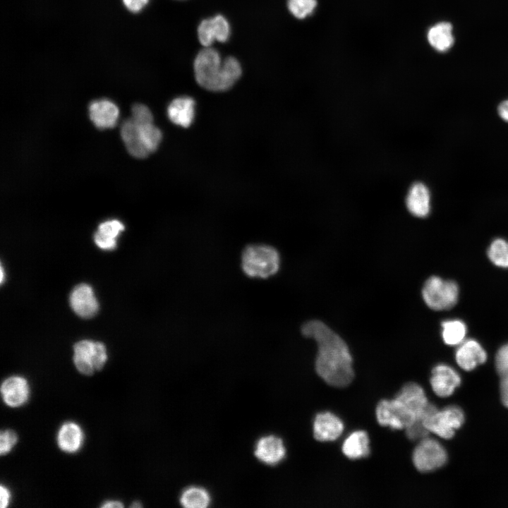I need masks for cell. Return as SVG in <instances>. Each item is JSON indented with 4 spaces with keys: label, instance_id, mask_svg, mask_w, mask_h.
Here are the masks:
<instances>
[{
    "label": "cell",
    "instance_id": "20",
    "mask_svg": "<svg viewBox=\"0 0 508 508\" xmlns=\"http://www.w3.org/2000/svg\"><path fill=\"white\" fill-rule=\"evenodd\" d=\"M125 229L117 219L107 220L101 223L94 236L96 245L103 250H113L116 247V238Z\"/></svg>",
    "mask_w": 508,
    "mask_h": 508
},
{
    "label": "cell",
    "instance_id": "39",
    "mask_svg": "<svg viewBox=\"0 0 508 508\" xmlns=\"http://www.w3.org/2000/svg\"><path fill=\"white\" fill-rule=\"evenodd\" d=\"M179 1H181V0H179Z\"/></svg>",
    "mask_w": 508,
    "mask_h": 508
},
{
    "label": "cell",
    "instance_id": "12",
    "mask_svg": "<svg viewBox=\"0 0 508 508\" xmlns=\"http://www.w3.org/2000/svg\"><path fill=\"white\" fill-rule=\"evenodd\" d=\"M255 455L265 464L277 465L286 455L283 440L273 435L260 437L255 445Z\"/></svg>",
    "mask_w": 508,
    "mask_h": 508
},
{
    "label": "cell",
    "instance_id": "38",
    "mask_svg": "<svg viewBox=\"0 0 508 508\" xmlns=\"http://www.w3.org/2000/svg\"><path fill=\"white\" fill-rule=\"evenodd\" d=\"M3 271H4V270H3V268H2V267H1V283L3 282V278H4Z\"/></svg>",
    "mask_w": 508,
    "mask_h": 508
},
{
    "label": "cell",
    "instance_id": "37",
    "mask_svg": "<svg viewBox=\"0 0 508 508\" xmlns=\"http://www.w3.org/2000/svg\"><path fill=\"white\" fill-rule=\"evenodd\" d=\"M131 507H142V504L139 502H135L133 503V504Z\"/></svg>",
    "mask_w": 508,
    "mask_h": 508
},
{
    "label": "cell",
    "instance_id": "22",
    "mask_svg": "<svg viewBox=\"0 0 508 508\" xmlns=\"http://www.w3.org/2000/svg\"><path fill=\"white\" fill-rule=\"evenodd\" d=\"M369 443L368 435L365 431H354L345 439L341 450L350 459L367 457L370 454Z\"/></svg>",
    "mask_w": 508,
    "mask_h": 508
},
{
    "label": "cell",
    "instance_id": "14",
    "mask_svg": "<svg viewBox=\"0 0 508 508\" xmlns=\"http://www.w3.org/2000/svg\"><path fill=\"white\" fill-rule=\"evenodd\" d=\"M455 358L461 368L470 371L485 363L487 354L477 341L469 339L459 345L456 350Z\"/></svg>",
    "mask_w": 508,
    "mask_h": 508
},
{
    "label": "cell",
    "instance_id": "30",
    "mask_svg": "<svg viewBox=\"0 0 508 508\" xmlns=\"http://www.w3.org/2000/svg\"><path fill=\"white\" fill-rule=\"evenodd\" d=\"M406 430L407 437L411 440H421L428 437L430 431L423 423V420H417Z\"/></svg>",
    "mask_w": 508,
    "mask_h": 508
},
{
    "label": "cell",
    "instance_id": "29",
    "mask_svg": "<svg viewBox=\"0 0 508 508\" xmlns=\"http://www.w3.org/2000/svg\"><path fill=\"white\" fill-rule=\"evenodd\" d=\"M316 6V0L287 1V8L289 12L298 19H304L310 16L314 11Z\"/></svg>",
    "mask_w": 508,
    "mask_h": 508
},
{
    "label": "cell",
    "instance_id": "36",
    "mask_svg": "<svg viewBox=\"0 0 508 508\" xmlns=\"http://www.w3.org/2000/svg\"><path fill=\"white\" fill-rule=\"evenodd\" d=\"M123 507V505L121 502L114 501H114L113 500L107 501L102 505V507H104V508H112V507L120 508V507Z\"/></svg>",
    "mask_w": 508,
    "mask_h": 508
},
{
    "label": "cell",
    "instance_id": "13",
    "mask_svg": "<svg viewBox=\"0 0 508 508\" xmlns=\"http://www.w3.org/2000/svg\"><path fill=\"white\" fill-rule=\"evenodd\" d=\"M89 114L90 120L97 128L99 129L111 128L116 125L119 110L112 101L101 99L90 103Z\"/></svg>",
    "mask_w": 508,
    "mask_h": 508
},
{
    "label": "cell",
    "instance_id": "8",
    "mask_svg": "<svg viewBox=\"0 0 508 508\" xmlns=\"http://www.w3.org/2000/svg\"><path fill=\"white\" fill-rule=\"evenodd\" d=\"M412 459L418 471L427 473L443 466L447 462V454L437 440L427 437L420 440L415 447Z\"/></svg>",
    "mask_w": 508,
    "mask_h": 508
},
{
    "label": "cell",
    "instance_id": "17",
    "mask_svg": "<svg viewBox=\"0 0 508 508\" xmlns=\"http://www.w3.org/2000/svg\"><path fill=\"white\" fill-rule=\"evenodd\" d=\"M195 105V100L192 97H178L168 106V117L174 124L187 128L191 125L194 119Z\"/></svg>",
    "mask_w": 508,
    "mask_h": 508
},
{
    "label": "cell",
    "instance_id": "28",
    "mask_svg": "<svg viewBox=\"0 0 508 508\" xmlns=\"http://www.w3.org/2000/svg\"><path fill=\"white\" fill-rule=\"evenodd\" d=\"M488 256L496 266L508 267V242L502 238L494 240L488 250Z\"/></svg>",
    "mask_w": 508,
    "mask_h": 508
},
{
    "label": "cell",
    "instance_id": "18",
    "mask_svg": "<svg viewBox=\"0 0 508 508\" xmlns=\"http://www.w3.org/2000/svg\"><path fill=\"white\" fill-rule=\"evenodd\" d=\"M406 205L410 213L417 217L428 216L430 210V195L427 186L419 182L413 183L406 195Z\"/></svg>",
    "mask_w": 508,
    "mask_h": 508
},
{
    "label": "cell",
    "instance_id": "33",
    "mask_svg": "<svg viewBox=\"0 0 508 508\" xmlns=\"http://www.w3.org/2000/svg\"><path fill=\"white\" fill-rule=\"evenodd\" d=\"M150 0H121L123 6L129 12L136 14L143 11Z\"/></svg>",
    "mask_w": 508,
    "mask_h": 508
},
{
    "label": "cell",
    "instance_id": "35",
    "mask_svg": "<svg viewBox=\"0 0 508 508\" xmlns=\"http://www.w3.org/2000/svg\"><path fill=\"white\" fill-rule=\"evenodd\" d=\"M500 117L508 122V99L502 102L498 107Z\"/></svg>",
    "mask_w": 508,
    "mask_h": 508
},
{
    "label": "cell",
    "instance_id": "26",
    "mask_svg": "<svg viewBox=\"0 0 508 508\" xmlns=\"http://www.w3.org/2000/svg\"><path fill=\"white\" fill-rule=\"evenodd\" d=\"M442 336L445 343L449 346H459L464 341L466 326L459 320H447L442 323Z\"/></svg>",
    "mask_w": 508,
    "mask_h": 508
},
{
    "label": "cell",
    "instance_id": "1",
    "mask_svg": "<svg viewBox=\"0 0 508 508\" xmlns=\"http://www.w3.org/2000/svg\"><path fill=\"white\" fill-rule=\"evenodd\" d=\"M302 334L318 344L315 370L327 384L344 387L354 377L352 357L345 341L325 323L310 320L301 328Z\"/></svg>",
    "mask_w": 508,
    "mask_h": 508
},
{
    "label": "cell",
    "instance_id": "15",
    "mask_svg": "<svg viewBox=\"0 0 508 508\" xmlns=\"http://www.w3.org/2000/svg\"><path fill=\"white\" fill-rule=\"evenodd\" d=\"M343 430V422L332 413H320L315 418L313 435L318 441H334L342 434Z\"/></svg>",
    "mask_w": 508,
    "mask_h": 508
},
{
    "label": "cell",
    "instance_id": "11",
    "mask_svg": "<svg viewBox=\"0 0 508 508\" xmlns=\"http://www.w3.org/2000/svg\"><path fill=\"white\" fill-rule=\"evenodd\" d=\"M70 304L73 310L83 318L95 316L99 308L92 287L86 284H80L73 289L70 295Z\"/></svg>",
    "mask_w": 508,
    "mask_h": 508
},
{
    "label": "cell",
    "instance_id": "16",
    "mask_svg": "<svg viewBox=\"0 0 508 508\" xmlns=\"http://www.w3.org/2000/svg\"><path fill=\"white\" fill-rule=\"evenodd\" d=\"M1 392L4 402L8 406L18 407L23 405L28 399L29 385L24 377L12 376L3 382Z\"/></svg>",
    "mask_w": 508,
    "mask_h": 508
},
{
    "label": "cell",
    "instance_id": "27",
    "mask_svg": "<svg viewBox=\"0 0 508 508\" xmlns=\"http://www.w3.org/2000/svg\"><path fill=\"white\" fill-rule=\"evenodd\" d=\"M135 123L138 124L140 138L143 145L150 154L155 152L162 140L161 131L154 125L153 121Z\"/></svg>",
    "mask_w": 508,
    "mask_h": 508
},
{
    "label": "cell",
    "instance_id": "2",
    "mask_svg": "<svg viewBox=\"0 0 508 508\" xmlns=\"http://www.w3.org/2000/svg\"><path fill=\"white\" fill-rule=\"evenodd\" d=\"M193 66L197 83L212 92L229 90L242 75L241 64L236 57L222 58L213 47H203L198 52Z\"/></svg>",
    "mask_w": 508,
    "mask_h": 508
},
{
    "label": "cell",
    "instance_id": "9",
    "mask_svg": "<svg viewBox=\"0 0 508 508\" xmlns=\"http://www.w3.org/2000/svg\"><path fill=\"white\" fill-rule=\"evenodd\" d=\"M231 34V27L228 19L219 13L202 19L197 28V36L203 47H212L215 42H226Z\"/></svg>",
    "mask_w": 508,
    "mask_h": 508
},
{
    "label": "cell",
    "instance_id": "31",
    "mask_svg": "<svg viewBox=\"0 0 508 508\" xmlns=\"http://www.w3.org/2000/svg\"><path fill=\"white\" fill-rule=\"evenodd\" d=\"M131 118L137 123L152 122L153 116L150 109L142 104H136L132 107Z\"/></svg>",
    "mask_w": 508,
    "mask_h": 508
},
{
    "label": "cell",
    "instance_id": "10",
    "mask_svg": "<svg viewBox=\"0 0 508 508\" xmlns=\"http://www.w3.org/2000/svg\"><path fill=\"white\" fill-rule=\"evenodd\" d=\"M433 392L440 397L451 396L461 384V377L452 367L439 364L433 368L430 380Z\"/></svg>",
    "mask_w": 508,
    "mask_h": 508
},
{
    "label": "cell",
    "instance_id": "21",
    "mask_svg": "<svg viewBox=\"0 0 508 508\" xmlns=\"http://www.w3.org/2000/svg\"><path fill=\"white\" fill-rule=\"evenodd\" d=\"M83 433L80 427L73 422H67L59 428L57 442L61 450L73 453L82 446Z\"/></svg>",
    "mask_w": 508,
    "mask_h": 508
},
{
    "label": "cell",
    "instance_id": "19",
    "mask_svg": "<svg viewBox=\"0 0 508 508\" xmlns=\"http://www.w3.org/2000/svg\"><path fill=\"white\" fill-rule=\"evenodd\" d=\"M121 136L128 152L133 157L145 158L149 155V152L140 140L138 124L131 117L126 119L121 124Z\"/></svg>",
    "mask_w": 508,
    "mask_h": 508
},
{
    "label": "cell",
    "instance_id": "34",
    "mask_svg": "<svg viewBox=\"0 0 508 508\" xmlns=\"http://www.w3.org/2000/svg\"><path fill=\"white\" fill-rule=\"evenodd\" d=\"M11 498V493L8 489L4 486L3 485H1V508L6 507L9 503Z\"/></svg>",
    "mask_w": 508,
    "mask_h": 508
},
{
    "label": "cell",
    "instance_id": "32",
    "mask_svg": "<svg viewBox=\"0 0 508 508\" xmlns=\"http://www.w3.org/2000/svg\"><path fill=\"white\" fill-rule=\"evenodd\" d=\"M16 434L11 430H2L0 435V452L1 455L8 453L16 444Z\"/></svg>",
    "mask_w": 508,
    "mask_h": 508
},
{
    "label": "cell",
    "instance_id": "23",
    "mask_svg": "<svg viewBox=\"0 0 508 508\" xmlns=\"http://www.w3.org/2000/svg\"><path fill=\"white\" fill-rule=\"evenodd\" d=\"M452 30V25L447 22H440L430 27L427 33L430 45L440 52L450 49L454 42Z\"/></svg>",
    "mask_w": 508,
    "mask_h": 508
},
{
    "label": "cell",
    "instance_id": "5",
    "mask_svg": "<svg viewBox=\"0 0 508 508\" xmlns=\"http://www.w3.org/2000/svg\"><path fill=\"white\" fill-rule=\"evenodd\" d=\"M376 418L378 423L392 429H406L416 421L420 420L416 415L400 399L380 401L376 408Z\"/></svg>",
    "mask_w": 508,
    "mask_h": 508
},
{
    "label": "cell",
    "instance_id": "25",
    "mask_svg": "<svg viewBox=\"0 0 508 508\" xmlns=\"http://www.w3.org/2000/svg\"><path fill=\"white\" fill-rule=\"evenodd\" d=\"M209 492L203 488L190 486L181 494L180 503L187 508H205L210 504Z\"/></svg>",
    "mask_w": 508,
    "mask_h": 508
},
{
    "label": "cell",
    "instance_id": "6",
    "mask_svg": "<svg viewBox=\"0 0 508 508\" xmlns=\"http://www.w3.org/2000/svg\"><path fill=\"white\" fill-rule=\"evenodd\" d=\"M74 364L78 370L87 375L102 368L107 359L105 346L99 341L81 340L74 345Z\"/></svg>",
    "mask_w": 508,
    "mask_h": 508
},
{
    "label": "cell",
    "instance_id": "7",
    "mask_svg": "<svg viewBox=\"0 0 508 508\" xmlns=\"http://www.w3.org/2000/svg\"><path fill=\"white\" fill-rule=\"evenodd\" d=\"M464 421V412L456 406H449L439 411L437 409L423 420L426 428L444 439L452 438L455 430L459 429Z\"/></svg>",
    "mask_w": 508,
    "mask_h": 508
},
{
    "label": "cell",
    "instance_id": "3",
    "mask_svg": "<svg viewBox=\"0 0 508 508\" xmlns=\"http://www.w3.org/2000/svg\"><path fill=\"white\" fill-rule=\"evenodd\" d=\"M280 255L273 246L265 243H252L245 247L241 255V267L248 277L265 279L275 275L279 270Z\"/></svg>",
    "mask_w": 508,
    "mask_h": 508
},
{
    "label": "cell",
    "instance_id": "4",
    "mask_svg": "<svg viewBox=\"0 0 508 508\" xmlns=\"http://www.w3.org/2000/svg\"><path fill=\"white\" fill-rule=\"evenodd\" d=\"M422 295L425 303L431 309L447 310L456 303L459 287L454 281L433 276L425 282Z\"/></svg>",
    "mask_w": 508,
    "mask_h": 508
},
{
    "label": "cell",
    "instance_id": "24",
    "mask_svg": "<svg viewBox=\"0 0 508 508\" xmlns=\"http://www.w3.org/2000/svg\"><path fill=\"white\" fill-rule=\"evenodd\" d=\"M495 366L500 377V389L503 404L508 408V343L501 346L495 356Z\"/></svg>",
    "mask_w": 508,
    "mask_h": 508
}]
</instances>
